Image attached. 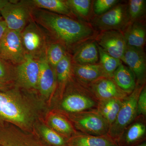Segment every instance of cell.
<instances>
[{"label":"cell","mask_w":146,"mask_h":146,"mask_svg":"<svg viewBox=\"0 0 146 146\" xmlns=\"http://www.w3.org/2000/svg\"><path fill=\"white\" fill-rule=\"evenodd\" d=\"M31 16L36 24L47 31L56 42L70 51H74L84 42L95 39L98 35L88 22L44 9L32 7Z\"/></svg>","instance_id":"1"},{"label":"cell","mask_w":146,"mask_h":146,"mask_svg":"<svg viewBox=\"0 0 146 146\" xmlns=\"http://www.w3.org/2000/svg\"><path fill=\"white\" fill-rule=\"evenodd\" d=\"M33 116L31 108L21 97L10 91H0V121L27 127Z\"/></svg>","instance_id":"2"},{"label":"cell","mask_w":146,"mask_h":146,"mask_svg":"<svg viewBox=\"0 0 146 146\" xmlns=\"http://www.w3.org/2000/svg\"><path fill=\"white\" fill-rule=\"evenodd\" d=\"M75 79L71 91L61 102V109L70 114L96 109L99 101L86 85Z\"/></svg>","instance_id":"3"},{"label":"cell","mask_w":146,"mask_h":146,"mask_svg":"<svg viewBox=\"0 0 146 146\" xmlns=\"http://www.w3.org/2000/svg\"><path fill=\"white\" fill-rule=\"evenodd\" d=\"M145 84H136V88L131 94L123 100L122 104L117 117L110 126L107 135L115 142L137 117V102L141 90Z\"/></svg>","instance_id":"4"},{"label":"cell","mask_w":146,"mask_h":146,"mask_svg":"<svg viewBox=\"0 0 146 146\" xmlns=\"http://www.w3.org/2000/svg\"><path fill=\"white\" fill-rule=\"evenodd\" d=\"M70 115L74 126L80 133L93 136L107 135L110 125L97 109Z\"/></svg>","instance_id":"5"},{"label":"cell","mask_w":146,"mask_h":146,"mask_svg":"<svg viewBox=\"0 0 146 146\" xmlns=\"http://www.w3.org/2000/svg\"><path fill=\"white\" fill-rule=\"evenodd\" d=\"M91 25L101 32L115 30L123 32L131 22L127 4L119 3L110 10L91 19Z\"/></svg>","instance_id":"6"},{"label":"cell","mask_w":146,"mask_h":146,"mask_svg":"<svg viewBox=\"0 0 146 146\" xmlns=\"http://www.w3.org/2000/svg\"><path fill=\"white\" fill-rule=\"evenodd\" d=\"M31 10L27 1L19 2L10 1L7 5L0 9V12L8 29L21 32L32 20Z\"/></svg>","instance_id":"7"},{"label":"cell","mask_w":146,"mask_h":146,"mask_svg":"<svg viewBox=\"0 0 146 146\" xmlns=\"http://www.w3.org/2000/svg\"><path fill=\"white\" fill-rule=\"evenodd\" d=\"M21 36L26 55L39 59L45 54L47 47L46 37L33 19L21 32Z\"/></svg>","instance_id":"8"},{"label":"cell","mask_w":146,"mask_h":146,"mask_svg":"<svg viewBox=\"0 0 146 146\" xmlns=\"http://www.w3.org/2000/svg\"><path fill=\"white\" fill-rule=\"evenodd\" d=\"M26 56L21 32L7 29L0 42V57L11 64L18 65Z\"/></svg>","instance_id":"9"},{"label":"cell","mask_w":146,"mask_h":146,"mask_svg":"<svg viewBox=\"0 0 146 146\" xmlns=\"http://www.w3.org/2000/svg\"><path fill=\"white\" fill-rule=\"evenodd\" d=\"M97 44L112 57L121 60L127 45L122 32L111 30L102 31L95 39Z\"/></svg>","instance_id":"10"},{"label":"cell","mask_w":146,"mask_h":146,"mask_svg":"<svg viewBox=\"0 0 146 146\" xmlns=\"http://www.w3.org/2000/svg\"><path fill=\"white\" fill-rule=\"evenodd\" d=\"M15 71L20 85L28 89H38L40 71L39 59L26 55L25 60L17 65Z\"/></svg>","instance_id":"11"},{"label":"cell","mask_w":146,"mask_h":146,"mask_svg":"<svg viewBox=\"0 0 146 146\" xmlns=\"http://www.w3.org/2000/svg\"><path fill=\"white\" fill-rule=\"evenodd\" d=\"M121 60L125 63L133 73L136 78V84H145L146 57L144 49L127 46Z\"/></svg>","instance_id":"12"},{"label":"cell","mask_w":146,"mask_h":146,"mask_svg":"<svg viewBox=\"0 0 146 146\" xmlns=\"http://www.w3.org/2000/svg\"><path fill=\"white\" fill-rule=\"evenodd\" d=\"M86 85L98 101L112 98L123 100L128 95L120 89L112 78H101Z\"/></svg>","instance_id":"13"},{"label":"cell","mask_w":146,"mask_h":146,"mask_svg":"<svg viewBox=\"0 0 146 146\" xmlns=\"http://www.w3.org/2000/svg\"><path fill=\"white\" fill-rule=\"evenodd\" d=\"M146 126L145 117L137 116L117 141V146H136L145 142Z\"/></svg>","instance_id":"14"},{"label":"cell","mask_w":146,"mask_h":146,"mask_svg":"<svg viewBox=\"0 0 146 146\" xmlns=\"http://www.w3.org/2000/svg\"><path fill=\"white\" fill-rule=\"evenodd\" d=\"M0 145L47 146L30 135L11 128H0Z\"/></svg>","instance_id":"15"},{"label":"cell","mask_w":146,"mask_h":146,"mask_svg":"<svg viewBox=\"0 0 146 146\" xmlns=\"http://www.w3.org/2000/svg\"><path fill=\"white\" fill-rule=\"evenodd\" d=\"M40 71L38 79V89L42 96L49 98L54 92L56 85L54 70L48 62L46 55L39 59Z\"/></svg>","instance_id":"16"},{"label":"cell","mask_w":146,"mask_h":146,"mask_svg":"<svg viewBox=\"0 0 146 146\" xmlns=\"http://www.w3.org/2000/svg\"><path fill=\"white\" fill-rule=\"evenodd\" d=\"M74 52L72 57L73 63L79 65L98 63V50L95 39L89 40L82 44L74 50Z\"/></svg>","instance_id":"17"},{"label":"cell","mask_w":146,"mask_h":146,"mask_svg":"<svg viewBox=\"0 0 146 146\" xmlns=\"http://www.w3.org/2000/svg\"><path fill=\"white\" fill-rule=\"evenodd\" d=\"M72 74L76 79L86 85L101 78L108 77L99 63L79 65L72 62Z\"/></svg>","instance_id":"18"},{"label":"cell","mask_w":146,"mask_h":146,"mask_svg":"<svg viewBox=\"0 0 146 146\" xmlns=\"http://www.w3.org/2000/svg\"><path fill=\"white\" fill-rule=\"evenodd\" d=\"M123 33L127 46L144 49L146 40V28L145 24L142 20L131 22Z\"/></svg>","instance_id":"19"},{"label":"cell","mask_w":146,"mask_h":146,"mask_svg":"<svg viewBox=\"0 0 146 146\" xmlns=\"http://www.w3.org/2000/svg\"><path fill=\"white\" fill-rule=\"evenodd\" d=\"M69 146H117L108 135L93 136L76 133L68 140Z\"/></svg>","instance_id":"20"},{"label":"cell","mask_w":146,"mask_h":146,"mask_svg":"<svg viewBox=\"0 0 146 146\" xmlns=\"http://www.w3.org/2000/svg\"><path fill=\"white\" fill-rule=\"evenodd\" d=\"M27 2L32 8L44 9L75 19L76 18L68 5L66 1L31 0L27 1Z\"/></svg>","instance_id":"21"},{"label":"cell","mask_w":146,"mask_h":146,"mask_svg":"<svg viewBox=\"0 0 146 146\" xmlns=\"http://www.w3.org/2000/svg\"><path fill=\"white\" fill-rule=\"evenodd\" d=\"M112 78L120 89L127 95L131 94L136 88V80L134 74L122 63L115 70Z\"/></svg>","instance_id":"22"},{"label":"cell","mask_w":146,"mask_h":146,"mask_svg":"<svg viewBox=\"0 0 146 146\" xmlns=\"http://www.w3.org/2000/svg\"><path fill=\"white\" fill-rule=\"evenodd\" d=\"M123 100L112 98L99 101L97 110L109 123L114 122L122 104Z\"/></svg>","instance_id":"23"},{"label":"cell","mask_w":146,"mask_h":146,"mask_svg":"<svg viewBox=\"0 0 146 146\" xmlns=\"http://www.w3.org/2000/svg\"><path fill=\"white\" fill-rule=\"evenodd\" d=\"M56 81L59 85L65 86L72 75V57L67 53L54 69Z\"/></svg>","instance_id":"24"},{"label":"cell","mask_w":146,"mask_h":146,"mask_svg":"<svg viewBox=\"0 0 146 146\" xmlns=\"http://www.w3.org/2000/svg\"><path fill=\"white\" fill-rule=\"evenodd\" d=\"M49 120L52 129L67 140L76 133L71 123L62 115L53 114Z\"/></svg>","instance_id":"25"},{"label":"cell","mask_w":146,"mask_h":146,"mask_svg":"<svg viewBox=\"0 0 146 146\" xmlns=\"http://www.w3.org/2000/svg\"><path fill=\"white\" fill-rule=\"evenodd\" d=\"M100 64L108 77H112L115 70L122 63L120 59L112 57L98 44Z\"/></svg>","instance_id":"26"},{"label":"cell","mask_w":146,"mask_h":146,"mask_svg":"<svg viewBox=\"0 0 146 146\" xmlns=\"http://www.w3.org/2000/svg\"><path fill=\"white\" fill-rule=\"evenodd\" d=\"M92 1L90 0H67V3L76 17L88 20L91 16Z\"/></svg>","instance_id":"27"},{"label":"cell","mask_w":146,"mask_h":146,"mask_svg":"<svg viewBox=\"0 0 146 146\" xmlns=\"http://www.w3.org/2000/svg\"><path fill=\"white\" fill-rule=\"evenodd\" d=\"M45 54L48 62L54 70L56 66L67 52L66 49L62 45L54 42L47 46Z\"/></svg>","instance_id":"28"},{"label":"cell","mask_w":146,"mask_h":146,"mask_svg":"<svg viewBox=\"0 0 146 146\" xmlns=\"http://www.w3.org/2000/svg\"><path fill=\"white\" fill-rule=\"evenodd\" d=\"M40 131L48 146H69L68 140L52 129L43 126L40 128Z\"/></svg>","instance_id":"29"},{"label":"cell","mask_w":146,"mask_h":146,"mask_svg":"<svg viewBox=\"0 0 146 146\" xmlns=\"http://www.w3.org/2000/svg\"><path fill=\"white\" fill-rule=\"evenodd\" d=\"M127 5L131 23L142 20L146 13L145 0H130L128 2Z\"/></svg>","instance_id":"30"},{"label":"cell","mask_w":146,"mask_h":146,"mask_svg":"<svg viewBox=\"0 0 146 146\" xmlns=\"http://www.w3.org/2000/svg\"><path fill=\"white\" fill-rule=\"evenodd\" d=\"M120 2L118 0H96L94 1L93 9L96 16H99L107 12Z\"/></svg>","instance_id":"31"},{"label":"cell","mask_w":146,"mask_h":146,"mask_svg":"<svg viewBox=\"0 0 146 146\" xmlns=\"http://www.w3.org/2000/svg\"><path fill=\"white\" fill-rule=\"evenodd\" d=\"M12 72V64L0 57V82L6 84L10 81Z\"/></svg>","instance_id":"32"},{"label":"cell","mask_w":146,"mask_h":146,"mask_svg":"<svg viewBox=\"0 0 146 146\" xmlns=\"http://www.w3.org/2000/svg\"><path fill=\"white\" fill-rule=\"evenodd\" d=\"M137 116L146 117V87H143L138 96L137 102Z\"/></svg>","instance_id":"33"},{"label":"cell","mask_w":146,"mask_h":146,"mask_svg":"<svg viewBox=\"0 0 146 146\" xmlns=\"http://www.w3.org/2000/svg\"><path fill=\"white\" fill-rule=\"evenodd\" d=\"M7 29L6 24L4 20L0 21V42L1 41Z\"/></svg>","instance_id":"34"},{"label":"cell","mask_w":146,"mask_h":146,"mask_svg":"<svg viewBox=\"0 0 146 146\" xmlns=\"http://www.w3.org/2000/svg\"><path fill=\"white\" fill-rule=\"evenodd\" d=\"M10 1L0 0V9L5 7L9 3Z\"/></svg>","instance_id":"35"},{"label":"cell","mask_w":146,"mask_h":146,"mask_svg":"<svg viewBox=\"0 0 146 146\" xmlns=\"http://www.w3.org/2000/svg\"><path fill=\"white\" fill-rule=\"evenodd\" d=\"M7 86L6 84L0 82V91H3V92L7 91Z\"/></svg>","instance_id":"36"},{"label":"cell","mask_w":146,"mask_h":146,"mask_svg":"<svg viewBox=\"0 0 146 146\" xmlns=\"http://www.w3.org/2000/svg\"><path fill=\"white\" fill-rule=\"evenodd\" d=\"M136 146H146V141H145L143 143H142L139 144L138 145Z\"/></svg>","instance_id":"37"},{"label":"cell","mask_w":146,"mask_h":146,"mask_svg":"<svg viewBox=\"0 0 146 146\" xmlns=\"http://www.w3.org/2000/svg\"><path fill=\"white\" fill-rule=\"evenodd\" d=\"M2 20V17L1 15V12H0V21Z\"/></svg>","instance_id":"38"},{"label":"cell","mask_w":146,"mask_h":146,"mask_svg":"<svg viewBox=\"0 0 146 146\" xmlns=\"http://www.w3.org/2000/svg\"><path fill=\"white\" fill-rule=\"evenodd\" d=\"M0 146H2L0 145Z\"/></svg>","instance_id":"39"}]
</instances>
